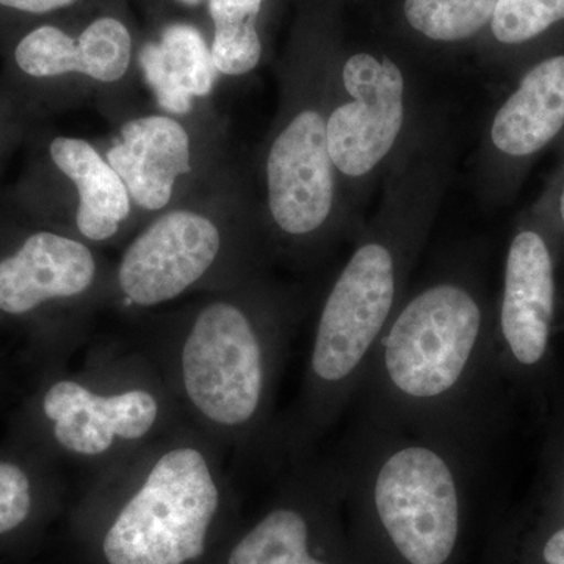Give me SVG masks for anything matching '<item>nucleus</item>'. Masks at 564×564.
Instances as JSON below:
<instances>
[{"label":"nucleus","mask_w":564,"mask_h":564,"mask_svg":"<svg viewBox=\"0 0 564 564\" xmlns=\"http://www.w3.org/2000/svg\"><path fill=\"white\" fill-rule=\"evenodd\" d=\"M307 313L299 288L269 272L133 318L182 419L226 454L265 458L274 404L296 329Z\"/></svg>","instance_id":"nucleus-1"},{"label":"nucleus","mask_w":564,"mask_h":564,"mask_svg":"<svg viewBox=\"0 0 564 564\" xmlns=\"http://www.w3.org/2000/svg\"><path fill=\"white\" fill-rule=\"evenodd\" d=\"M497 370L496 313L480 269L448 259L410 288L381 336L355 399L358 419L480 454Z\"/></svg>","instance_id":"nucleus-2"},{"label":"nucleus","mask_w":564,"mask_h":564,"mask_svg":"<svg viewBox=\"0 0 564 564\" xmlns=\"http://www.w3.org/2000/svg\"><path fill=\"white\" fill-rule=\"evenodd\" d=\"M441 204L425 185L386 182L380 206L352 240L351 254L323 293L303 383L292 410L276 419L269 458L317 451L355 403L381 336L411 288Z\"/></svg>","instance_id":"nucleus-3"},{"label":"nucleus","mask_w":564,"mask_h":564,"mask_svg":"<svg viewBox=\"0 0 564 564\" xmlns=\"http://www.w3.org/2000/svg\"><path fill=\"white\" fill-rule=\"evenodd\" d=\"M336 62L328 51L289 58L276 115L256 155L252 181L270 262L293 270L321 265L362 228L345 202L326 141Z\"/></svg>","instance_id":"nucleus-4"},{"label":"nucleus","mask_w":564,"mask_h":564,"mask_svg":"<svg viewBox=\"0 0 564 564\" xmlns=\"http://www.w3.org/2000/svg\"><path fill=\"white\" fill-rule=\"evenodd\" d=\"M272 265L242 162L137 229L113 262L111 306L133 318L242 284ZM110 306V307H111Z\"/></svg>","instance_id":"nucleus-5"},{"label":"nucleus","mask_w":564,"mask_h":564,"mask_svg":"<svg viewBox=\"0 0 564 564\" xmlns=\"http://www.w3.org/2000/svg\"><path fill=\"white\" fill-rule=\"evenodd\" d=\"M344 500L402 564H448L462 538L480 454L463 445L359 421L333 454Z\"/></svg>","instance_id":"nucleus-6"},{"label":"nucleus","mask_w":564,"mask_h":564,"mask_svg":"<svg viewBox=\"0 0 564 564\" xmlns=\"http://www.w3.org/2000/svg\"><path fill=\"white\" fill-rule=\"evenodd\" d=\"M226 452L182 423L113 469L90 478L109 507L99 538L106 564H195L231 497Z\"/></svg>","instance_id":"nucleus-7"},{"label":"nucleus","mask_w":564,"mask_h":564,"mask_svg":"<svg viewBox=\"0 0 564 564\" xmlns=\"http://www.w3.org/2000/svg\"><path fill=\"white\" fill-rule=\"evenodd\" d=\"M40 413L58 454L88 480L185 423L158 364L133 337L88 348L76 372L44 388Z\"/></svg>","instance_id":"nucleus-8"},{"label":"nucleus","mask_w":564,"mask_h":564,"mask_svg":"<svg viewBox=\"0 0 564 564\" xmlns=\"http://www.w3.org/2000/svg\"><path fill=\"white\" fill-rule=\"evenodd\" d=\"M417 85L391 55L337 57L326 141L351 214L383 182L423 115Z\"/></svg>","instance_id":"nucleus-9"},{"label":"nucleus","mask_w":564,"mask_h":564,"mask_svg":"<svg viewBox=\"0 0 564 564\" xmlns=\"http://www.w3.org/2000/svg\"><path fill=\"white\" fill-rule=\"evenodd\" d=\"M113 126L102 154L128 188L137 229L239 163L228 124L212 101L184 117L133 109Z\"/></svg>","instance_id":"nucleus-10"},{"label":"nucleus","mask_w":564,"mask_h":564,"mask_svg":"<svg viewBox=\"0 0 564 564\" xmlns=\"http://www.w3.org/2000/svg\"><path fill=\"white\" fill-rule=\"evenodd\" d=\"M22 76L66 91L70 104H93L117 124L131 113L139 50L120 18L102 14L79 33L44 24L25 33L13 52Z\"/></svg>","instance_id":"nucleus-11"},{"label":"nucleus","mask_w":564,"mask_h":564,"mask_svg":"<svg viewBox=\"0 0 564 564\" xmlns=\"http://www.w3.org/2000/svg\"><path fill=\"white\" fill-rule=\"evenodd\" d=\"M113 299V262L76 237L41 228L0 258V314L28 317L55 307L84 336Z\"/></svg>","instance_id":"nucleus-12"},{"label":"nucleus","mask_w":564,"mask_h":564,"mask_svg":"<svg viewBox=\"0 0 564 564\" xmlns=\"http://www.w3.org/2000/svg\"><path fill=\"white\" fill-rule=\"evenodd\" d=\"M280 480L272 507L229 549L225 564H336L318 532L343 502L332 455L291 456L269 466Z\"/></svg>","instance_id":"nucleus-13"},{"label":"nucleus","mask_w":564,"mask_h":564,"mask_svg":"<svg viewBox=\"0 0 564 564\" xmlns=\"http://www.w3.org/2000/svg\"><path fill=\"white\" fill-rule=\"evenodd\" d=\"M563 129L564 55H555L527 70L494 111L475 161L478 195L496 199L510 169L543 151Z\"/></svg>","instance_id":"nucleus-14"},{"label":"nucleus","mask_w":564,"mask_h":564,"mask_svg":"<svg viewBox=\"0 0 564 564\" xmlns=\"http://www.w3.org/2000/svg\"><path fill=\"white\" fill-rule=\"evenodd\" d=\"M554 256L543 232L519 229L508 247L502 296L496 313L500 367L532 370L551 343L555 315Z\"/></svg>","instance_id":"nucleus-15"},{"label":"nucleus","mask_w":564,"mask_h":564,"mask_svg":"<svg viewBox=\"0 0 564 564\" xmlns=\"http://www.w3.org/2000/svg\"><path fill=\"white\" fill-rule=\"evenodd\" d=\"M46 151L63 185L57 231L101 250L128 242L137 231L135 212L124 182L102 151L91 141L70 135L54 137Z\"/></svg>","instance_id":"nucleus-16"},{"label":"nucleus","mask_w":564,"mask_h":564,"mask_svg":"<svg viewBox=\"0 0 564 564\" xmlns=\"http://www.w3.org/2000/svg\"><path fill=\"white\" fill-rule=\"evenodd\" d=\"M139 73L165 113H192L212 101L218 74L210 44L192 22H170L139 47Z\"/></svg>","instance_id":"nucleus-17"},{"label":"nucleus","mask_w":564,"mask_h":564,"mask_svg":"<svg viewBox=\"0 0 564 564\" xmlns=\"http://www.w3.org/2000/svg\"><path fill=\"white\" fill-rule=\"evenodd\" d=\"M265 0H207L212 21V62L223 77H243L261 65L263 43L259 33Z\"/></svg>","instance_id":"nucleus-18"},{"label":"nucleus","mask_w":564,"mask_h":564,"mask_svg":"<svg viewBox=\"0 0 564 564\" xmlns=\"http://www.w3.org/2000/svg\"><path fill=\"white\" fill-rule=\"evenodd\" d=\"M499 0H403L408 28L429 43L454 46L477 39Z\"/></svg>","instance_id":"nucleus-19"},{"label":"nucleus","mask_w":564,"mask_h":564,"mask_svg":"<svg viewBox=\"0 0 564 564\" xmlns=\"http://www.w3.org/2000/svg\"><path fill=\"white\" fill-rule=\"evenodd\" d=\"M564 21V0H499L489 33L503 47L524 46Z\"/></svg>","instance_id":"nucleus-20"},{"label":"nucleus","mask_w":564,"mask_h":564,"mask_svg":"<svg viewBox=\"0 0 564 564\" xmlns=\"http://www.w3.org/2000/svg\"><path fill=\"white\" fill-rule=\"evenodd\" d=\"M35 500V481L25 467L0 459V536L29 521Z\"/></svg>","instance_id":"nucleus-21"},{"label":"nucleus","mask_w":564,"mask_h":564,"mask_svg":"<svg viewBox=\"0 0 564 564\" xmlns=\"http://www.w3.org/2000/svg\"><path fill=\"white\" fill-rule=\"evenodd\" d=\"M80 0H0L3 9L20 11L28 14H50L54 11L69 9Z\"/></svg>","instance_id":"nucleus-22"},{"label":"nucleus","mask_w":564,"mask_h":564,"mask_svg":"<svg viewBox=\"0 0 564 564\" xmlns=\"http://www.w3.org/2000/svg\"><path fill=\"white\" fill-rule=\"evenodd\" d=\"M545 564H564V527L549 536L543 547Z\"/></svg>","instance_id":"nucleus-23"},{"label":"nucleus","mask_w":564,"mask_h":564,"mask_svg":"<svg viewBox=\"0 0 564 564\" xmlns=\"http://www.w3.org/2000/svg\"><path fill=\"white\" fill-rule=\"evenodd\" d=\"M174 2L180 3V6L185 7V9H198V7L204 6L207 0H174Z\"/></svg>","instance_id":"nucleus-24"},{"label":"nucleus","mask_w":564,"mask_h":564,"mask_svg":"<svg viewBox=\"0 0 564 564\" xmlns=\"http://www.w3.org/2000/svg\"><path fill=\"white\" fill-rule=\"evenodd\" d=\"M558 217H560V221H562V225L564 228V184H563L562 191H560V195H558Z\"/></svg>","instance_id":"nucleus-25"}]
</instances>
